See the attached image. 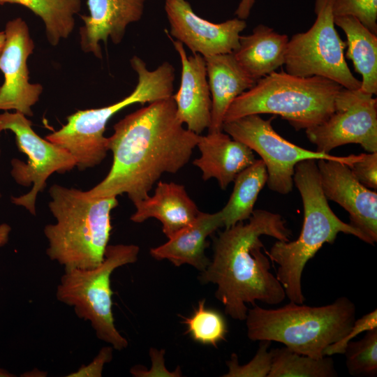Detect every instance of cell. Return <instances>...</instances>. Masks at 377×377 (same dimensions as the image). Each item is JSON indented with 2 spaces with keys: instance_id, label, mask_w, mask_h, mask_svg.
<instances>
[{
  "instance_id": "52a82bcc",
  "label": "cell",
  "mask_w": 377,
  "mask_h": 377,
  "mask_svg": "<svg viewBox=\"0 0 377 377\" xmlns=\"http://www.w3.org/2000/svg\"><path fill=\"white\" fill-rule=\"evenodd\" d=\"M130 62L138 75V83L128 96L103 108L78 110L67 117V123L59 130L45 136L74 157L79 170L94 168L105 158L109 150L104 133L114 114L132 104L150 103L173 95L175 74L170 63L165 61L149 71L138 56H133Z\"/></svg>"
},
{
  "instance_id": "4fadbf2b",
  "label": "cell",
  "mask_w": 377,
  "mask_h": 377,
  "mask_svg": "<svg viewBox=\"0 0 377 377\" xmlns=\"http://www.w3.org/2000/svg\"><path fill=\"white\" fill-rule=\"evenodd\" d=\"M6 40L0 56V70L4 81L0 87V110H14L31 117L32 107L38 101L43 88L29 82L27 60L35 47L29 27L22 18L8 21Z\"/></svg>"
},
{
  "instance_id": "d4e9b609",
  "label": "cell",
  "mask_w": 377,
  "mask_h": 377,
  "mask_svg": "<svg viewBox=\"0 0 377 377\" xmlns=\"http://www.w3.org/2000/svg\"><path fill=\"white\" fill-rule=\"evenodd\" d=\"M22 5L43 22L46 37L50 45H57L67 38L75 27V15L81 9V0H0V4Z\"/></svg>"
},
{
  "instance_id": "d6a6232c",
  "label": "cell",
  "mask_w": 377,
  "mask_h": 377,
  "mask_svg": "<svg viewBox=\"0 0 377 377\" xmlns=\"http://www.w3.org/2000/svg\"><path fill=\"white\" fill-rule=\"evenodd\" d=\"M112 346L103 347L88 365H82L76 371L67 375L68 377H101L103 367L112 359Z\"/></svg>"
},
{
  "instance_id": "f35d334b",
  "label": "cell",
  "mask_w": 377,
  "mask_h": 377,
  "mask_svg": "<svg viewBox=\"0 0 377 377\" xmlns=\"http://www.w3.org/2000/svg\"><path fill=\"white\" fill-rule=\"evenodd\" d=\"M1 147H0V155H1ZM1 196H2V195H1V192H0V199H1Z\"/></svg>"
},
{
  "instance_id": "3957f363",
  "label": "cell",
  "mask_w": 377,
  "mask_h": 377,
  "mask_svg": "<svg viewBox=\"0 0 377 377\" xmlns=\"http://www.w3.org/2000/svg\"><path fill=\"white\" fill-rule=\"evenodd\" d=\"M48 207L56 219L44 228L46 253L64 269H93L104 260L112 230L115 196L91 197L87 191L53 184Z\"/></svg>"
},
{
  "instance_id": "e575fe53",
  "label": "cell",
  "mask_w": 377,
  "mask_h": 377,
  "mask_svg": "<svg viewBox=\"0 0 377 377\" xmlns=\"http://www.w3.org/2000/svg\"><path fill=\"white\" fill-rule=\"evenodd\" d=\"M255 1L256 0H241L235 12L237 17L246 20L250 15Z\"/></svg>"
},
{
  "instance_id": "5bb4252c",
  "label": "cell",
  "mask_w": 377,
  "mask_h": 377,
  "mask_svg": "<svg viewBox=\"0 0 377 377\" xmlns=\"http://www.w3.org/2000/svg\"><path fill=\"white\" fill-rule=\"evenodd\" d=\"M165 10L170 34L193 54L202 57L233 52L246 27V21L237 17L221 23L209 22L198 16L186 0H165Z\"/></svg>"
},
{
  "instance_id": "8d00e7d4",
  "label": "cell",
  "mask_w": 377,
  "mask_h": 377,
  "mask_svg": "<svg viewBox=\"0 0 377 377\" xmlns=\"http://www.w3.org/2000/svg\"><path fill=\"white\" fill-rule=\"evenodd\" d=\"M6 40V35L4 31H0V56L3 51Z\"/></svg>"
},
{
  "instance_id": "484cf974",
  "label": "cell",
  "mask_w": 377,
  "mask_h": 377,
  "mask_svg": "<svg viewBox=\"0 0 377 377\" xmlns=\"http://www.w3.org/2000/svg\"><path fill=\"white\" fill-rule=\"evenodd\" d=\"M330 356L314 358L297 353L287 347L273 349L272 365L267 377H337Z\"/></svg>"
},
{
  "instance_id": "d590c367",
  "label": "cell",
  "mask_w": 377,
  "mask_h": 377,
  "mask_svg": "<svg viewBox=\"0 0 377 377\" xmlns=\"http://www.w3.org/2000/svg\"><path fill=\"white\" fill-rule=\"evenodd\" d=\"M11 227L6 223L0 224V247L6 245L9 240Z\"/></svg>"
},
{
  "instance_id": "83f0119b",
  "label": "cell",
  "mask_w": 377,
  "mask_h": 377,
  "mask_svg": "<svg viewBox=\"0 0 377 377\" xmlns=\"http://www.w3.org/2000/svg\"><path fill=\"white\" fill-rule=\"evenodd\" d=\"M343 354L350 375L355 377H374L377 374V328L366 332L358 341H350Z\"/></svg>"
},
{
  "instance_id": "277c9868",
  "label": "cell",
  "mask_w": 377,
  "mask_h": 377,
  "mask_svg": "<svg viewBox=\"0 0 377 377\" xmlns=\"http://www.w3.org/2000/svg\"><path fill=\"white\" fill-rule=\"evenodd\" d=\"M293 184L304 207V221L300 236L294 241L277 240L269 251V260L278 265L276 277L290 302L304 303L302 276L306 264L325 243L332 244L340 232L366 242L364 236L341 221L330 208L324 195L316 160L299 162L295 167Z\"/></svg>"
},
{
  "instance_id": "ba28073f",
  "label": "cell",
  "mask_w": 377,
  "mask_h": 377,
  "mask_svg": "<svg viewBox=\"0 0 377 377\" xmlns=\"http://www.w3.org/2000/svg\"><path fill=\"white\" fill-rule=\"evenodd\" d=\"M139 251L135 244L108 245L101 265L64 269L57 288V299L72 306L78 318L89 321L97 338L117 350L128 343L114 325L110 276L117 268L135 263Z\"/></svg>"
},
{
  "instance_id": "2e32d148",
  "label": "cell",
  "mask_w": 377,
  "mask_h": 377,
  "mask_svg": "<svg viewBox=\"0 0 377 377\" xmlns=\"http://www.w3.org/2000/svg\"><path fill=\"white\" fill-rule=\"evenodd\" d=\"M147 0H87L89 15H81L80 44L85 53L102 59L100 43H120L128 25L139 21Z\"/></svg>"
},
{
  "instance_id": "1f68e13d",
  "label": "cell",
  "mask_w": 377,
  "mask_h": 377,
  "mask_svg": "<svg viewBox=\"0 0 377 377\" xmlns=\"http://www.w3.org/2000/svg\"><path fill=\"white\" fill-rule=\"evenodd\" d=\"M355 177L365 187L377 188V151L362 154L361 157L349 166Z\"/></svg>"
},
{
  "instance_id": "d6986e66",
  "label": "cell",
  "mask_w": 377,
  "mask_h": 377,
  "mask_svg": "<svg viewBox=\"0 0 377 377\" xmlns=\"http://www.w3.org/2000/svg\"><path fill=\"white\" fill-rule=\"evenodd\" d=\"M131 220L142 223L155 218L162 223L164 235L170 238L191 223L200 212L184 186L175 182H159L154 193L135 205Z\"/></svg>"
},
{
  "instance_id": "8992f818",
  "label": "cell",
  "mask_w": 377,
  "mask_h": 377,
  "mask_svg": "<svg viewBox=\"0 0 377 377\" xmlns=\"http://www.w3.org/2000/svg\"><path fill=\"white\" fill-rule=\"evenodd\" d=\"M342 87L323 77L274 71L233 101L224 122L249 114H272L287 120L296 130H306L323 123L334 112Z\"/></svg>"
},
{
  "instance_id": "ffe728a7",
  "label": "cell",
  "mask_w": 377,
  "mask_h": 377,
  "mask_svg": "<svg viewBox=\"0 0 377 377\" xmlns=\"http://www.w3.org/2000/svg\"><path fill=\"white\" fill-rule=\"evenodd\" d=\"M223 227L221 211L214 214L200 212L196 219L181 229L165 244L151 248L150 255L156 260H168L176 267L188 264L200 272L210 263L205 256L207 238Z\"/></svg>"
},
{
  "instance_id": "9c48e42d",
  "label": "cell",
  "mask_w": 377,
  "mask_h": 377,
  "mask_svg": "<svg viewBox=\"0 0 377 377\" xmlns=\"http://www.w3.org/2000/svg\"><path fill=\"white\" fill-rule=\"evenodd\" d=\"M314 12L316 18L310 29L288 40L285 71L300 77H323L348 89H360L361 81L346 61V43L335 29L332 0H315Z\"/></svg>"
},
{
  "instance_id": "e0dca14e",
  "label": "cell",
  "mask_w": 377,
  "mask_h": 377,
  "mask_svg": "<svg viewBox=\"0 0 377 377\" xmlns=\"http://www.w3.org/2000/svg\"><path fill=\"white\" fill-rule=\"evenodd\" d=\"M178 53L181 64V82L172 95L177 115L193 133L200 135L208 128L211 119L212 99L204 57L199 54L188 56L182 43L168 34Z\"/></svg>"
},
{
  "instance_id": "7a4b0ae2",
  "label": "cell",
  "mask_w": 377,
  "mask_h": 377,
  "mask_svg": "<svg viewBox=\"0 0 377 377\" xmlns=\"http://www.w3.org/2000/svg\"><path fill=\"white\" fill-rule=\"evenodd\" d=\"M248 222L240 221L214 239L213 258L198 278L217 286L215 297L232 319L245 320L246 304L256 301L277 305L286 297L280 282L270 272V260L262 252L263 235L288 242L292 236L286 221L276 213L253 210Z\"/></svg>"
},
{
  "instance_id": "4dcf8cb0",
  "label": "cell",
  "mask_w": 377,
  "mask_h": 377,
  "mask_svg": "<svg viewBox=\"0 0 377 377\" xmlns=\"http://www.w3.org/2000/svg\"><path fill=\"white\" fill-rule=\"evenodd\" d=\"M374 328H377L376 309L365 314L357 320L355 319L347 334L339 341L329 346L325 350V355L332 356L334 354H343L346 346L349 341H352L359 334Z\"/></svg>"
},
{
  "instance_id": "f1b7e54d",
  "label": "cell",
  "mask_w": 377,
  "mask_h": 377,
  "mask_svg": "<svg viewBox=\"0 0 377 377\" xmlns=\"http://www.w3.org/2000/svg\"><path fill=\"white\" fill-rule=\"evenodd\" d=\"M272 341H260L253 358L244 365H239L238 357L232 353L226 362L228 371L224 377H267L272 365L273 349L269 350Z\"/></svg>"
},
{
  "instance_id": "74e56055",
  "label": "cell",
  "mask_w": 377,
  "mask_h": 377,
  "mask_svg": "<svg viewBox=\"0 0 377 377\" xmlns=\"http://www.w3.org/2000/svg\"><path fill=\"white\" fill-rule=\"evenodd\" d=\"M15 376L14 374L10 373L7 370L0 368V377H13Z\"/></svg>"
},
{
  "instance_id": "6da1fadb",
  "label": "cell",
  "mask_w": 377,
  "mask_h": 377,
  "mask_svg": "<svg viewBox=\"0 0 377 377\" xmlns=\"http://www.w3.org/2000/svg\"><path fill=\"white\" fill-rule=\"evenodd\" d=\"M183 125L172 96L119 120L108 138L113 156L111 168L87 194L117 197L126 193L134 205L147 198L162 175L177 172L196 147L199 135Z\"/></svg>"
},
{
  "instance_id": "4316f807",
  "label": "cell",
  "mask_w": 377,
  "mask_h": 377,
  "mask_svg": "<svg viewBox=\"0 0 377 377\" xmlns=\"http://www.w3.org/2000/svg\"><path fill=\"white\" fill-rule=\"evenodd\" d=\"M182 323L187 327V333L196 342L217 347L226 339L228 333L223 316L214 309L205 306V300L198 302L192 315L184 318Z\"/></svg>"
},
{
  "instance_id": "f546056e",
  "label": "cell",
  "mask_w": 377,
  "mask_h": 377,
  "mask_svg": "<svg viewBox=\"0 0 377 377\" xmlns=\"http://www.w3.org/2000/svg\"><path fill=\"white\" fill-rule=\"evenodd\" d=\"M334 16H353L377 35V0H332Z\"/></svg>"
},
{
  "instance_id": "cb8c5ba5",
  "label": "cell",
  "mask_w": 377,
  "mask_h": 377,
  "mask_svg": "<svg viewBox=\"0 0 377 377\" xmlns=\"http://www.w3.org/2000/svg\"><path fill=\"white\" fill-rule=\"evenodd\" d=\"M267 179V169L262 159L256 160L237 175L231 195L220 210L225 228L249 219Z\"/></svg>"
},
{
  "instance_id": "5b68a950",
  "label": "cell",
  "mask_w": 377,
  "mask_h": 377,
  "mask_svg": "<svg viewBox=\"0 0 377 377\" xmlns=\"http://www.w3.org/2000/svg\"><path fill=\"white\" fill-rule=\"evenodd\" d=\"M355 313V304L346 296L320 306L293 302L277 309L255 304L245 319L247 337L252 341L279 342L297 353L320 358L329 346L347 334Z\"/></svg>"
},
{
  "instance_id": "603a6c76",
  "label": "cell",
  "mask_w": 377,
  "mask_h": 377,
  "mask_svg": "<svg viewBox=\"0 0 377 377\" xmlns=\"http://www.w3.org/2000/svg\"><path fill=\"white\" fill-rule=\"evenodd\" d=\"M335 25L346 36L345 57L351 60L355 71L362 76L360 89L377 94V35L353 16H334Z\"/></svg>"
},
{
  "instance_id": "7c38bea8",
  "label": "cell",
  "mask_w": 377,
  "mask_h": 377,
  "mask_svg": "<svg viewBox=\"0 0 377 377\" xmlns=\"http://www.w3.org/2000/svg\"><path fill=\"white\" fill-rule=\"evenodd\" d=\"M359 89L342 87L334 112L323 123L306 129L316 151L329 154L333 149L359 144L368 152L377 151V99Z\"/></svg>"
},
{
  "instance_id": "30bf717a",
  "label": "cell",
  "mask_w": 377,
  "mask_h": 377,
  "mask_svg": "<svg viewBox=\"0 0 377 377\" xmlns=\"http://www.w3.org/2000/svg\"><path fill=\"white\" fill-rule=\"evenodd\" d=\"M222 131L261 157L267 169L266 184L271 191L282 195L293 190L295 167L300 161L326 159L350 166L362 156L360 154L339 156L302 148L278 134L271 124V119H264L260 114H249L224 122Z\"/></svg>"
},
{
  "instance_id": "8fae6325",
  "label": "cell",
  "mask_w": 377,
  "mask_h": 377,
  "mask_svg": "<svg viewBox=\"0 0 377 377\" xmlns=\"http://www.w3.org/2000/svg\"><path fill=\"white\" fill-rule=\"evenodd\" d=\"M5 130L15 134L19 151L27 156L26 163L11 160V176L19 185L31 186L27 193L11 196V202L36 215L37 195L45 188L47 179L54 172L71 171L76 167V161L66 149L40 137L32 128L31 121L20 112L0 114V133Z\"/></svg>"
},
{
  "instance_id": "44dd1931",
  "label": "cell",
  "mask_w": 377,
  "mask_h": 377,
  "mask_svg": "<svg viewBox=\"0 0 377 377\" xmlns=\"http://www.w3.org/2000/svg\"><path fill=\"white\" fill-rule=\"evenodd\" d=\"M203 57L212 99L208 133L220 131L231 103L257 81L244 71L232 52Z\"/></svg>"
},
{
  "instance_id": "9a60e30c",
  "label": "cell",
  "mask_w": 377,
  "mask_h": 377,
  "mask_svg": "<svg viewBox=\"0 0 377 377\" xmlns=\"http://www.w3.org/2000/svg\"><path fill=\"white\" fill-rule=\"evenodd\" d=\"M317 168L323 192L349 214V224L365 237L366 243L377 241V193L362 185L349 166L333 160L318 159Z\"/></svg>"
},
{
  "instance_id": "ac0fdd59",
  "label": "cell",
  "mask_w": 377,
  "mask_h": 377,
  "mask_svg": "<svg viewBox=\"0 0 377 377\" xmlns=\"http://www.w3.org/2000/svg\"><path fill=\"white\" fill-rule=\"evenodd\" d=\"M200 156L193 163L206 181L214 178L225 190L237 175L255 161L253 151L223 131L199 135L196 145Z\"/></svg>"
},
{
  "instance_id": "7402d4cb",
  "label": "cell",
  "mask_w": 377,
  "mask_h": 377,
  "mask_svg": "<svg viewBox=\"0 0 377 377\" xmlns=\"http://www.w3.org/2000/svg\"><path fill=\"white\" fill-rule=\"evenodd\" d=\"M288 40L287 35L259 24L251 34L240 36L232 53L244 71L258 81L284 65Z\"/></svg>"
},
{
  "instance_id": "836d02e7",
  "label": "cell",
  "mask_w": 377,
  "mask_h": 377,
  "mask_svg": "<svg viewBox=\"0 0 377 377\" xmlns=\"http://www.w3.org/2000/svg\"><path fill=\"white\" fill-rule=\"evenodd\" d=\"M150 356L152 360L153 367L150 371H146L142 369L133 367L131 372L135 376H157L156 367L159 364L163 363L164 350H157L154 348L150 349Z\"/></svg>"
}]
</instances>
